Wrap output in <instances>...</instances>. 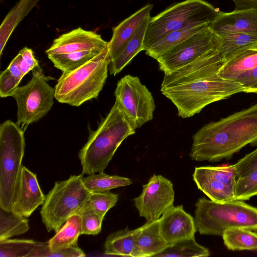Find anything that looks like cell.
I'll list each match as a JSON object with an SVG mask.
<instances>
[{
  "label": "cell",
  "instance_id": "cell-24",
  "mask_svg": "<svg viewBox=\"0 0 257 257\" xmlns=\"http://www.w3.org/2000/svg\"><path fill=\"white\" fill-rule=\"evenodd\" d=\"M219 36L221 45L218 51L224 63L241 51L257 47V35L237 33Z\"/></svg>",
  "mask_w": 257,
  "mask_h": 257
},
{
  "label": "cell",
  "instance_id": "cell-26",
  "mask_svg": "<svg viewBox=\"0 0 257 257\" xmlns=\"http://www.w3.org/2000/svg\"><path fill=\"white\" fill-rule=\"evenodd\" d=\"M206 26H207L186 28L169 33L150 46L145 51L146 54L157 60L164 52Z\"/></svg>",
  "mask_w": 257,
  "mask_h": 257
},
{
  "label": "cell",
  "instance_id": "cell-17",
  "mask_svg": "<svg viewBox=\"0 0 257 257\" xmlns=\"http://www.w3.org/2000/svg\"><path fill=\"white\" fill-rule=\"evenodd\" d=\"M209 26L218 35L237 33L257 35V10L249 9H235L228 13L220 11Z\"/></svg>",
  "mask_w": 257,
  "mask_h": 257
},
{
  "label": "cell",
  "instance_id": "cell-6",
  "mask_svg": "<svg viewBox=\"0 0 257 257\" xmlns=\"http://www.w3.org/2000/svg\"><path fill=\"white\" fill-rule=\"evenodd\" d=\"M220 12L204 0H185L166 9L148 23L143 44L144 50L171 32L208 26Z\"/></svg>",
  "mask_w": 257,
  "mask_h": 257
},
{
  "label": "cell",
  "instance_id": "cell-12",
  "mask_svg": "<svg viewBox=\"0 0 257 257\" xmlns=\"http://www.w3.org/2000/svg\"><path fill=\"white\" fill-rule=\"evenodd\" d=\"M193 179L198 188L212 201L224 203L235 200L237 174L234 164L196 167Z\"/></svg>",
  "mask_w": 257,
  "mask_h": 257
},
{
  "label": "cell",
  "instance_id": "cell-2",
  "mask_svg": "<svg viewBox=\"0 0 257 257\" xmlns=\"http://www.w3.org/2000/svg\"><path fill=\"white\" fill-rule=\"evenodd\" d=\"M247 145H257V103L203 126L193 136L189 156L216 162L232 158Z\"/></svg>",
  "mask_w": 257,
  "mask_h": 257
},
{
  "label": "cell",
  "instance_id": "cell-25",
  "mask_svg": "<svg viewBox=\"0 0 257 257\" xmlns=\"http://www.w3.org/2000/svg\"><path fill=\"white\" fill-rule=\"evenodd\" d=\"M241 228L226 230L222 235L225 246L231 250H257V233Z\"/></svg>",
  "mask_w": 257,
  "mask_h": 257
},
{
  "label": "cell",
  "instance_id": "cell-22",
  "mask_svg": "<svg viewBox=\"0 0 257 257\" xmlns=\"http://www.w3.org/2000/svg\"><path fill=\"white\" fill-rule=\"evenodd\" d=\"M257 67V47L246 49L226 61L218 72L224 79L232 80L235 77Z\"/></svg>",
  "mask_w": 257,
  "mask_h": 257
},
{
  "label": "cell",
  "instance_id": "cell-9",
  "mask_svg": "<svg viewBox=\"0 0 257 257\" xmlns=\"http://www.w3.org/2000/svg\"><path fill=\"white\" fill-rule=\"evenodd\" d=\"M30 80L18 86L12 94L17 105V123L24 131L28 126L37 122L50 110L54 103L55 88L47 82L48 79L42 69L32 70Z\"/></svg>",
  "mask_w": 257,
  "mask_h": 257
},
{
  "label": "cell",
  "instance_id": "cell-21",
  "mask_svg": "<svg viewBox=\"0 0 257 257\" xmlns=\"http://www.w3.org/2000/svg\"><path fill=\"white\" fill-rule=\"evenodd\" d=\"M141 226L129 229L127 227L110 234L104 244V253L108 255L131 256Z\"/></svg>",
  "mask_w": 257,
  "mask_h": 257
},
{
  "label": "cell",
  "instance_id": "cell-19",
  "mask_svg": "<svg viewBox=\"0 0 257 257\" xmlns=\"http://www.w3.org/2000/svg\"><path fill=\"white\" fill-rule=\"evenodd\" d=\"M168 246L161 234L159 220L146 222L141 226L131 256H155Z\"/></svg>",
  "mask_w": 257,
  "mask_h": 257
},
{
  "label": "cell",
  "instance_id": "cell-28",
  "mask_svg": "<svg viewBox=\"0 0 257 257\" xmlns=\"http://www.w3.org/2000/svg\"><path fill=\"white\" fill-rule=\"evenodd\" d=\"M101 51L91 50L52 54L48 55V57L53 63L55 67L62 72H67L81 67Z\"/></svg>",
  "mask_w": 257,
  "mask_h": 257
},
{
  "label": "cell",
  "instance_id": "cell-18",
  "mask_svg": "<svg viewBox=\"0 0 257 257\" xmlns=\"http://www.w3.org/2000/svg\"><path fill=\"white\" fill-rule=\"evenodd\" d=\"M153 6L152 4L144 6L113 28L112 38L107 45L110 62L118 56L133 37L143 21L150 15Z\"/></svg>",
  "mask_w": 257,
  "mask_h": 257
},
{
  "label": "cell",
  "instance_id": "cell-3",
  "mask_svg": "<svg viewBox=\"0 0 257 257\" xmlns=\"http://www.w3.org/2000/svg\"><path fill=\"white\" fill-rule=\"evenodd\" d=\"M135 133L136 129L115 102L79 152L81 175L103 172L122 142Z\"/></svg>",
  "mask_w": 257,
  "mask_h": 257
},
{
  "label": "cell",
  "instance_id": "cell-10",
  "mask_svg": "<svg viewBox=\"0 0 257 257\" xmlns=\"http://www.w3.org/2000/svg\"><path fill=\"white\" fill-rule=\"evenodd\" d=\"M114 95L115 102L136 130L153 119L155 100L137 76L122 77L117 83Z\"/></svg>",
  "mask_w": 257,
  "mask_h": 257
},
{
  "label": "cell",
  "instance_id": "cell-38",
  "mask_svg": "<svg viewBox=\"0 0 257 257\" xmlns=\"http://www.w3.org/2000/svg\"><path fill=\"white\" fill-rule=\"evenodd\" d=\"M19 53L22 55L21 63V71L24 77L30 71L38 68H40L39 62L34 56L33 51L27 47L21 49Z\"/></svg>",
  "mask_w": 257,
  "mask_h": 257
},
{
  "label": "cell",
  "instance_id": "cell-1",
  "mask_svg": "<svg viewBox=\"0 0 257 257\" xmlns=\"http://www.w3.org/2000/svg\"><path fill=\"white\" fill-rule=\"evenodd\" d=\"M224 63L215 49L164 74L161 91L176 107L179 116L191 117L209 104L244 92L241 84L218 75Z\"/></svg>",
  "mask_w": 257,
  "mask_h": 257
},
{
  "label": "cell",
  "instance_id": "cell-23",
  "mask_svg": "<svg viewBox=\"0 0 257 257\" xmlns=\"http://www.w3.org/2000/svg\"><path fill=\"white\" fill-rule=\"evenodd\" d=\"M40 0H20L4 19L0 27V55L13 32Z\"/></svg>",
  "mask_w": 257,
  "mask_h": 257
},
{
  "label": "cell",
  "instance_id": "cell-36",
  "mask_svg": "<svg viewBox=\"0 0 257 257\" xmlns=\"http://www.w3.org/2000/svg\"><path fill=\"white\" fill-rule=\"evenodd\" d=\"M231 80L241 84L244 92L257 94V67L240 74Z\"/></svg>",
  "mask_w": 257,
  "mask_h": 257
},
{
  "label": "cell",
  "instance_id": "cell-39",
  "mask_svg": "<svg viewBox=\"0 0 257 257\" xmlns=\"http://www.w3.org/2000/svg\"><path fill=\"white\" fill-rule=\"evenodd\" d=\"M22 59V55L19 52L18 55L11 62L7 68L10 73L20 82L24 77L21 68Z\"/></svg>",
  "mask_w": 257,
  "mask_h": 257
},
{
  "label": "cell",
  "instance_id": "cell-15",
  "mask_svg": "<svg viewBox=\"0 0 257 257\" xmlns=\"http://www.w3.org/2000/svg\"><path fill=\"white\" fill-rule=\"evenodd\" d=\"M161 234L169 246L179 241L195 237L197 229L194 218L182 205H173L159 219Z\"/></svg>",
  "mask_w": 257,
  "mask_h": 257
},
{
  "label": "cell",
  "instance_id": "cell-37",
  "mask_svg": "<svg viewBox=\"0 0 257 257\" xmlns=\"http://www.w3.org/2000/svg\"><path fill=\"white\" fill-rule=\"evenodd\" d=\"M234 165L237 178L257 169V148L239 160Z\"/></svg>",
  "mask_w": 257,
  "mask_h": 257
},
{
  "label": "cell",
  "instance_id": "cell-35",
  "mask_svg": "<svg viewBox=\"0 0 257 257\" xmlns=\"http://www.w3.org/2000/svg\"><path fill=\"white\" fill-rule=\"evenodd\" d=\"M20 81L16 78L8 69L2 71L0 75V96L1 97L12 96Z\"/></svg>",
  "mask_w": 257,
  "mask_h": 257
},
{
  "label": "cell",
  "instance_id": "cell-20",
  "mask_svg": "<svg viewBox=\"0 0 257 257\" xmlns=\"http://www.w3.org/2000/svg\"><path fill=\"white\" fill-rule=\"evenodd\" d=\"M150 18V15L143 21L133 37L125 45L118 56L110 62L109 69L111 75L115 76L119 73L139 53L144 50V40Z\"/></svg>",
  "mask_w": 257,
  "mask_h": 257
},
{
  "label": "cell",
  "instance_id": "cell-29",
  "mask_svg": "<svg viewBox=\"0 0 257 257\" xmlns=\"http://www.w3.org/2000/svg\"><path fill=\"white\" fill-rule=\"evenodd\" d=\"M209 255V249L198 243L193 237L177 242L155 256L206 257Z\"/></svg>",
  "mask_w": 257,
  "mask_h": 257
},
{
  "label": "cell",
  "instance_id": "cell-14",
  "mask_svg": "<svg viewBox=\"0 0 257 257\" xmlns=\"http://www.w3.org/2000/svg\"><path fill=\"white\" fill-rule=\"evenodd\" d=\"M45 199L36 175L22 166L11 211L28 217Z\"/></svg>",
  "mask_w": 257,
  "mask_h": 257
},
{
  "label": "cell",
  "instance_id": "cell-40",
  "mask_svg": "<svg viewBox=\"0 0 257 257\" xmlns=\"http://www.w3.org/2000/svg\"><path fill=\"white\" fill-rule=\"evenodd\" d=\"M235 9H255L257 10V0H232Z\"/></svg>",
  "mask_w": 257,
  "mask_h": 257
},
{
  "label": "cell",
  "instance_id": "cell-32",
  "mask_svg": "<svg viewBox=\"0 0 257 257\" xmlns=\"http://www.w3.org/2000/svg\"><path fill=\"white\" fill-rule=\"evenodd\" d=\"M118 198V194L109 191L91 193L83 207L92 210L104 217L108 211L115 205Z\"/></svg>",
  "mask_w": 257,
  "mask_h": 257
},
{
  "label": "cell",
  "instance_id": "cell-11",
  "mask_svg": "<svg viewBox=\"0 0 257 257\" xmlns=\"http://www.w3.org/2000/svg\"><path fill=\"white\" fill-rule=\"evenodd\" d=\"M220 45L219 36L207 26L164 52L156 60L160 70L168 74L210 51L218 49Z\"/></svg>",
  "mask_w": 257,
  "mask_h": 257
},
{
  "label": "cell",
  "instance_id": "cell-13",
  "mask_svg": "<svg viewBox=\"0 0 257 257\" xmlns=\"http://www.w3.org/2000/svg\"><path fill=\"white\" fill-rule=\"evenodd\" d=\"M175 192L171 181L160 175H154L143 186L141 194L134 199L140 216L147 222L159 220L173 205Z\"/></svg>",
  "mask_w": 257,
  "mask_h": 257
},
{
  "label": "cell",
  "instance_id": "cell-4",
  "mask_svg": "<svg viewBox=\"0 0 257 257\" xmlns=\"http://www.w3.org/2000/svg\"><path fill=\"white\" fill-rule=\"evenodd\" d=\"M110 63L107 46L81 67L63 72L55 87V98L60 103L77 107L97 98L107 78Z\"/></svg>",
  "mask_w": 257,
  "mask_h": 257
},
{
  "label": "cell",
  "instance_id": "cell-8",
  "mask_svg": "<svg viewBox=\"0 0 257 257\" xmlns=\"http://www.w3.org/2000/svg\"><path fill=\"white\" fill-rule=\"evenodd\" d=\"M82 177V175H71L65 180L56 181L45 196L40 215L48 232H57L83 207L91 192L84 186Z\"/></svg>",
  "mask_w": 257,
  "mask_h": 257
},
{
  "label": "cell",
  "instance_id": "cell-30",
  "mask_svg": "<svg viewBox=\"0 0 257 257\" xmlns=\"http://www.w3.org/2000/svg\"><path fill=\"white\" fill-rule=\"evenodd\" d=\"M29 228L27 217L0 208V240L24 234Z\"/></svg>",
  "mask_w": 257,
  "mask_h": 257
},
{
  "label": "cell",
  "instance_id": "cell-16",
  "mask_svg": "<svg viewBox=\"0 0 257 257\" xmlns=\"http://www.w3.org/2000/svg\"><path fill=\"white\" fill-rule=\"evenodd\" d=\"M108 43L100 35L79 27L55 39L46 53L49 55L85 51H101L107 46Z\"/></svg>",
  "mask_w": 257,
  "mask_h": 257
},
{
  "label": "cell",
  "instance_id": "cell-31",
  "mask_svg": "<svg viewBox=\"0 0 257 257\" xmlns=\"http://www.w3.org/2000/svg\"><path fill=\"white\" fill-rule=\"evenodd\" d=\"M36 241L27 239L0 240V257H28Z\"/></svg>",
  "mask_w": 257,
  "mask_h": 257
},
{
  "label": "cell",
  "instance_id": "cell-5",
  "mask_svg": "<svg viewBox=\"0 0 257 257\" xmlns=\"http://www.w3.org/2000/svg\"><path fill=\"white\" fill-rule=\"evenodd\" d=\"M195 206V223L200 234L222 236L233 228L257 231V207L242 200L218 203L201 197Z\"/></svg>",
  "mask_w": 257,
  "mask_h": 257
},
{
  "label": "cell",
  "instance_id": "cell-33",
  "mask_svg": "<svg viewBox=\"0 0 257 257\" xmlns=\"http://www.w3.org/2000/svg\"><path fill=\"white\" fill-rule=\"evenodd\" d=\"M257 195V169L236 179L234 189L235 200H248Z\"/></svg>",
  "mask_w": 257,
  "mask_h": 257
},
{
  "label": "cell",
  "instance_id": "cell-34",
  "mask_svg": "<svg viewBox=\"0 0 257 257\" xmlns=\"http://www.w3.org/2000/svg\"><path fill=\"white\" fill-rule=\"evenodd\" d=\"M77 214L80 216L81 234L96 235L101 231L104 217L84 207Z\"/></svg>",
  "mask_w": 257,
  "mask_h": 257
},
{
  "label": "cell",
  "instance_id": "cell-7",
  "mask_svg": "<svg viewBox=\"0 0 257 257\" xmlns=\"http://www.w3.org/2000/svg\"><path fill=\"white\" fill-rule=\"evenodd\" d=\"M24 131L11 120L0 125V208L10 212L22 167Z\"/></svg>",
  "mask_w": 257,
  "mask_h": 257
},
{
  "label": "cell",
  "instance_id": "cell-27",
  "mask_svg": "<svg viewBox=\"0 0 257 257\" xmlns=\"http://www.w3.org/2000/svg\"><path fill=\"white\" fill-rule=\"evenodd\" d=\"M82 182L86 188L91 193L106 192L132 183L130 178L117 175H109L104 172L82 177Z\"/></svg>",
  "mask_w": 257,
  "mask_h": 257
}]
</instances>
